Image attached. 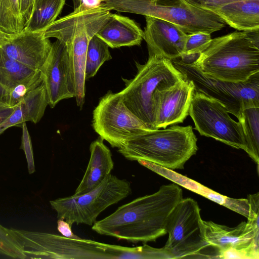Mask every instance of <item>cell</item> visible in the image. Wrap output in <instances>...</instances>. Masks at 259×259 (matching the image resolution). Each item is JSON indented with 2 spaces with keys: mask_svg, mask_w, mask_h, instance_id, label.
Listing matches in <instances>:
<instances>
[{
  "mask_svg": "<svg viewBox=\"0 0 259 259\" xmlns=\"http://www.w3.org/2000/svg\"><path fill=\"white\" fill-rule=\"evenodd\" d=\"M138 72L132 79L124 80L125 88L119 92L127 108L147 126L155 130L153 99L158 89L170 87L185 79L171 60L149 55L147 62L137 63Z\"/></svg>",
  "mask_w": 259,
  "mask_h": 259,
  "instance_id": "obj_7",
  "label": "cell"
},
{
  "mask_svg": "<svg viewBox=\"0 0 259 259\" xmlns=\"http://www.w3.org/2000/svg\"><path fill=\"white\" fill-rule=\"evenodd\" d=\"M198 150L191 125L151 130L126 142L118 152L126 159L143 160L171 169H183Z\"/></svg>",
  "mask_w": 259,
  "mask_h": 259,
  "instance_id": "obj_4",
  "label": "cell"
},
{
  "mask_svg": "<svg viewBox=\"0 0 259 259\" xmlns=\"http://www.w3.org/2000/svg\"><path fill=\"white\" fill-rule=\"evenodd\" d=\"M21 127L22 135L20 148L24 151L25 154L28 172L29 174H32L35 171V165L31 138L26 122L22 123Z\"/></svg>",
  "mask_w": 259,
  "mask_h": 259,
  "instance_id": "obj_31",
  "label": "cell"
},
{
  "mask_svg": "<svg viewBox=\"0 0 259 259\" xmlns=\"http://www.w3.org/2000/svg\"><path fill=\"white\" fill-rule=\"evenodd\" d=\"M49 100L54 108L61 100L75 97V87L69 55L65 44L57 39L39 69Z\"/></svg>",
  "mask_w": 259,
  "mask_h": 259,
  "instance_id": "obj_14",
  "label": "cell"
},
{
  "mask_svg": "<svg viewBox=\"0 0 259 259\" xmlns=\"http://www.w3.org/2000/svg\"><path fill=\"white\" fill-rule=\"evenodd\" d=\"M10 91L0 84V102H6L7 103Z\"/></svg>",
  "mask_w": 259,
  "mask_h": 259,
  "instance_id": "obj_37",
  "label": "cell"
},
{
  "mask_svg": "<svg viewBox=\"0 0 259 259\" xmlns=\"http://www.w3.org/2000/svg\"><path fill=\"white\" fill-rule=\"evenodd\" d=\"M212 12L239 31L259 29V0H240Z\"/></svg>",
  "mask_w": 259,
  "mask_h": 259,
  "instance_id": "obj_21",
  "label": "cell"
},
{
  "mask_svg": "<svg viewBox=\"0 0 259 259\" xmlns=\"http://www.w3.org/2000/svg\"><path fill=\"white\" fill-rule=\"evenodd\" d=\"M190 4L204 9L213 11L224 5L240 0H186Z\"/></svg>",
  "mask_w": 259,
  "mask_h": 259,
  "instance_id": "obj_32",
  "label": "cell"
},
{
  "mask_svg": "<svg viewBox=\"0 0 259 259\" xmlns=\"http://www.w3.org/2000/svg\"><path fill=\"white\" fill-rule=\"evenodd\" d=\"M24 28L18 0H0V32L14 34Z\"/></svg>",
  "mask_w": 259,
  "mask_h": 259,
  "instance_id": "obj_27",
  "label": "cell"
},
{
  "mask_svg": "<svg viewBox=\"0 0 259 259\" xmlns=\"http://www.w3.org/2000/svg\"><path fill=\"white\" fill-rule=\"evenodd\" d=\"M25 258L127 259L129 247L11 228Z\"/></svg>",
  "mask_w": 259,
  "mask_h": 259,
  "instance_id": "obj_5",
  "label": "cell"
},
{
  "mask_svg": "<svg viewBox=\"0 0 259 259\" xmlns=\"http://www.w3.org/2000/svg\"><path fill=\"white\" fill-rule=\"evenodd\" d=\"M99 137L90 145V158L83 178L73 195L85 194L99 186L111 174L114 167L112 154Z\"/></svg>",
  "mask_w": 259,
  "mask_h": 259,
  "instance_id": "obj_18",
  "label": "cell"
},
{
  "mask_svg": "<svg viewBox=\"0 0 259 259\" xmlns=\"http://www.w3.org/2000/svg\"><path fill=\"white\" fill-rule=\"evenodd\" d=\"M92 126L100 137L118 149L151 130L127 108L119 93L111 91L94 110Z\"/></svg>",
  "mask_w": 259,
  "mask_h": 259,
  "instance_id": "obj_11",
  "label": "cell"
},
{
  "mask_svg": "<svg viewBox=\"0 0 259 259\" xmlns=\"http://www.w3.org/2000/svg\"><path fill=\"white\" fill-rule=\"evenodd\" d=\"M57 230L62 236L70 238H79L72 231L71 226L66 221L58 219L57 221Z\"/></svg>",
  "mask_w": 259,
  "mask_h": 259,
  "instance_id": "obj_34",
  "label": "cell"
},
{
  "mask_svg": "<svg viewBox=\"0 0 259 259\" xmlns=\"http://www.w3.org/2000/svg\"><path fill=\"white\" fill-rule=\"evenodd\" d=\"M183 198L177 184L162 185L157 192L138 197L96 221L92 229L100 235L133 243L155 241L167 234L168 218Z\"/></svg>",
  "mask_w": 259,
  "mask_h": 259,
  "instance_id": "obj_1",
  "label": "cell"
},
{
  "mask_svg": "<svg viewBox=\"0 0 259 259\" xmlns=\"http://www.w3.org/2000/svg\"><path fill=\"white\" fill-rule=\"evenodd\" d=\"M66 0H35L31 17L23 31H45L60 14Z\"/></svg>",
  "mask_w": 259,
  "mask_h": 259,
  "instance_id": "obj_23",
  "label": "cell"
},
{
  "mask_svg": "<svg viewBox=\"0 0 259 259\" xmlns=\"http://www.w3.org/2000/svg\"><path fill=\"white\" fill-rule=\"evenodd\" d=\"M246 143V152L258 165L259 163V107L243 108L238 119Z\"/></svg>",
  "mask_w": 259,
  "mask_h": 259,
  "instance_id": "obj_25",
  "label": "cell"
},
{
  "mask_svg": "<svg viewBox=\"0 0 259 259\" xmlns=\"http://www.w3.org/2000/svg\"><path fill=\"white\" fill-rule=\"evenodd\" d=\"M146 25L143 39L149 55H158L169 60L180 58L187 34L179 27L156 17L145 16Z\"/></svg>",
  "mask_w": 259,
  "mask_h": 259,
  "instance_id": "obj_17",
  "label": "cell"
},
{
  "mask_svg": "<svg viewBox=\"0 0 259 259\" xmlns=\"http://www.w3.org/2000/svg\"><path fill=\"white\" fill-rule=\"evenodd\" d=\"M80 5L86 9L97 8L101 6L103 0H80Z\"/></svg>",
  "mask_w": 259,
  "mask_h": 259,
  "instance_id": "obj_36",
  "label": "cell"
},
{
  "mask_svg": "<svg viewBox=\"0 0 259 259\" xmlns=\"http://www.w3.org/2000/svg\"><path fill=\"white\" fill-rule=\"evenodd\" d=\"M112 59L109 46L96 34L90 39L86 54L85 79L96 75L101 65Z\"/></svg>",
  "mask_w": 259,
  "mask_h": 259,
  "instance_id": "obj_26",
  "label": "cell"
},
{
  "mask_svg": "<svg viewBox=\"0 0 259 259\" xmlns=\"http://www.w3.org/2000/svg\"><path fill=\"white\" fill-rule=\"evenodd\" d=\"M194 92L192 81L187 79L156 90L153 99L155 129L183 122L189 115Z\"/></svg>",
  "mask_w": 259,
  "mask_h": 259,
  "instance_id": "obj_15",
  "label": "cell"
},
{
  "mask_svg": "<svg viewBox=\"0 0 259 259\" xmlns=\"http://www.w3.org/2000/svg\"><path fill=\"white\" fill-rule=\"evenodd\" d=\"M49 100L45 85L42 82L27 93L15 106L13 113L0 124V135L13 126H20L27 121L38 123L44 115Z\"/></svg>",
  "mask_w": 259,
  "mask_h": 259,
  "instance_id": "obj_20",
  "label": "cell"
},
{
  "mask_svg": "<svg viewBox=\"0 0 259 259\" xmlns=\"http://www.w3.org/2000/svg\"><path fill=\"white\" fill-rule=\"evenodd\" d=\"M0 253L14 258H25L23 247L15 238L11 228L1 224Z\"/></svg>",
  "mask_w": 259,
  "mask_h": 259,
  "instance_id": "obj_29",
  "label": "cell"
},
{
  "mask_svg": "<svg viewBox=\"0 0 259 259\" xmlns=\"http://www.w3.org/2000/svg\"><path fill=\"white\" fill-rule=\"evenodd\" d=\"M39 76V70L12 60L0 50V84L7 90L10 91Z\"/></svg>",
  "mask_w": 259,
  "mask_h": 259,
  "instance_id": "obj_22",
  "label": "cell"
},
{
  "mask_svg": "<svg viewBox=\"0 0 259 259\" xmlns=\"http://www.w3.org/2000/svg\"><path fill=\"white\" fill-rule=\"evenodd\" d=\"M202 221L193 199L183 198L177 204L168 219V237L163 247L172 258H208L205 251L214 248L205 238Z\"/></svg>",
  "mask_w": 259,
  "mask_h": 259,
  "instance_id": "obj_10",
  "label": "cell"
},
{
  "mask_svg": "<svg viewBox=\"0 0 259 259\" xmlns=\"http://www.w3.org/2000/svg\"><path fill=\"white\" fill-rule=\"evenodd\" d=\"M211 40V35L208 33L187 34L183 54L179 58L185 61L196 59L208 47Z\"/></svg>",
  "mask_w": 259,
  "mask_h": 259,
  "instance_id": "obj_28",
  "label": "cell"
},
{
  "mask_svg": "<svg viewBox=\"0 0 259 259\" xmlns=\"http://www.w3.org/2000/svg\"><path fill=\"white\" fill-rule=\"evenodd\" d=\"M137 161L141 165L169 180L178 185L182 186L217 203H218L221 199L222 194L172 170V169L143 160H139Z\"/></svg>",
  "mask_w": 259,
  "mask_h": 259,
  "instance_id": "obj_24",
  "label": "cell"
},
{
  "mask_svg": "<svg viewBox=\"0 0 259 259\" xmlns=\"http://www.w3.org/2000/svg\"><path fill=\"white\" fill-rule=\"evenodd\" d=\"M202 224L205 238L218 251L220 258H258V225L248 221L233 228L212 221Z\"/></svg>",
  "mask_w": 259,
  "mask_h": 259,
  "instance_id": "obj_13",
  "label": "cell"
},
{
  "mask_svg": "<svg viewBox=\"0 0 259 259\" xmlns=\"http://www.w3.org/2000/svg\"><path fill=\"white\" fill-rule=\"evenodd\" d=\"M229 113L220 102L194 92L189 115L194 123L195 129L201 136L246 151L247 145L242 125L232 119Z\"/></svg>",
  "mask_w": 259,
  "mask_h": 259,
  "instance_id": "obj_12",
  "label": "cell"
},
{
  "mask_svg": "<svg viewBox=\"0 0 259 259\" xmlns=\"http://www.w3.org/2000/svg\"><path fill=\"white\" fill-rule=\"evenodd\" d=\"M96 35L111 48L139 46L143 39V31L133 20L112 13Z\"/></svg>",
  "mask_w": 259,
  "mask_h": 259,
  "instance_id": "obj_19",
  "label": "cell"
},
{
  "mask_svg": "<svg viewBox=\"0 0 259 259\" xmlns=\"http://www.w3.org/2000/svg\"><path fill=\"white\" fill-rule=\"evenodd\" d=\"M132 192L130 183L111 174L97 188L85 194L58 198L50 201L58 219L92 226L98 216L109 206L118 203Z\"/></svg>",
  "mask_w": 259,
  "mask_h": 259,
  "instance_id": "obj_9",
  "label": "cell"
},
{
  "mask_svg": "<svg viewBox=\"0 0 259 259\" xmlns=\"http://www.w3.org/2000/svg\"><path fill=\"white\" fill-rule=\"evenodd\" d=\"M110 10L159 18L179 27L187 34L212 33L226 23L215 13L195 6L186 0H103Z\"/></svg>",
  "mask_w": 259,
  "mask_h": 259,
  "instance_id": "obj_6",
  "label": "cell"
},
{
  "mask_svg": "<svg viewBox=\"0 0 259 259\" xmlns=\"http://www.w3.org/2000/svg\"><path fill=\"white\" fill-rule=\"evenodd\" d=\"M52 47L45 31L22 32L9 34L0 32V50L8 58L39 70Z\"/></svg>",
  "mask_w": 259,
  "mask_h": 259,
  "instance_id": "obj_16",
  "label": "cell"
},
{
  "mask_svg": "<svg viewBox=\"0 0 259 259\" xmlns=\"http://www.w3.org/2000/svg\"><path fill=\"white\" fill-rule=\"evenodd\" d=\"M35 0H18L20 11L25 27L31 17Z\"/></svg>",
  "mask_w": 259,
  "mask_h": 259,
  "instance_id": "obj_33",
  "label": "cell"
},
{
  "mask_svg": "<svg viewBox=\"0 0 259 259\" xmlns=\"http://www.w3.org/2000/svg\"><path fill=\"white\" fill-rule=\"evenodd\" d=\"M42 82L40 74L38 77L17 85L10 90L7 103L11 106H15L28 92L39 85Z\"/></svg>",
  "mask_w": 259,
  "mask_h": 259,
  "instance_id": "obj_30",
  "label": "cell"
},
{
  "mask_svg": "<svg viewBox=\"0 0 259 259\" xmlns=\"http://www.w3.org/2000/svg\"><path fill=\"white\" fill-rule=\"evenodd\" d=\"M194 60H171L185 79L192 81L194 91L220 102L238 119L243 108L259 107V72L244 81L226 82L203 74L194 63Z\"/></svg>",
  "mask_w": 259,
  "mask_h": 259,
  "instance_id": "obj_8",
  "label": "cell"
},
{
  "mask_svg": "<svg viewBox=\"0 0 259 259\" xmlns=\"http://www.w3.org/2000/svg\"><path fill=\"white\" fill-rule=\"evenodd\" d=\"M15 108L6 102H0V124L10 116Z\"/></svg>",
  "mask_w": 259,
  "mask_h": 259,
  "instance_id": "obj_35",
  "label": "cell"
},
{
  "mask_svg": "<svg viewBox=\"0 0 259 259\" xmlns=\"http://www.w3.org/2000/svg\"><path fill=\"white\" fill-rule=\"evenodd\" d=\"M193 62L203 74L213 78L244 81L259 72V29L236 31L212 39Z\"/></svg>",
  "mask_w": 259,
  "mask_h": 259,
  "instance_id": "obj_2",
  "label": "cell"
},
{
  "mask_svg": "<svg viewBox=\"0 0 259 259\" xmlns=\"http://www.w3.org/2000/svg\"><path fill=\"white\" fill-rule=\"evenodd\" d=\"M106 7L85 9L78 5L68 15L55 20L45 31L47 38L64 42L68 49L72 71L76 103L82 108L85 97L86 54L91 38L111 15Z\"/></svg>",
  "mask_w": 259,
  "mask_h": 259,
  "instance_id": "obj_3",
  "label": "cell"
}]
</instances>
